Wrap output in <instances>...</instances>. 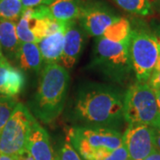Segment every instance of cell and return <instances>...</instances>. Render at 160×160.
<instances>
[{
  "label": "cell",
  "instance_id": "cell-8",
  "mask_svg": "<svg viewBox=\"0 0 160 160\" xmlns=\"http://www.w3.org/2000/svg\"><path fill=\"white\" fill-rule=\"evenodd\" d=\"M120 18L107 4L92 1L82 5L78 22L86 33L91 37H102L109 26Z\"/></svg>",
  "mask_w": 160,
  "mask_h": 160
},
{
  "label": "cell",
  "instance_id": "cell-5",
  "mask_svg": "<svg viewBox=\"0 0 160 160\" xmlns=\"http://www.w3.org/2000/svg\"><path fill=\"white\" fill-rule=\"evenodd\" d=\"M124 119L160 128V110L154 89L148 83H135L125 92Z\"/></svg>",
  "mask_w": 160,
  "mask_h": 160
},
{
  "label": "cell",
  "instance_id": "cell-31",
  "mask_svg": "<svg viewBox=\"0 0 160 160\" xmlns=\"http://www.w3.org/2000/svg\"><path fill=\"white\" fill-rule=\"evenodd\" d=\"M155 2H156V3H157V4H158V6H160V0H154Z\"/></svg>",
  "mask_w": 160,
  "mask_h": 160
},
{
  "label": "cell",
  "instance_id": "cell-28",
  "mask_svg": "<svg viewBox=\"0 0 160 160\" xmlns=\"http://www.w3.org/2000/svg\"><path fill=\"white\" fill-rule=\"evenodd\" d=\"M141 160H160V151L156 150L153 153L149 155L148 157H146L145 158Z\"/></svg>",
  "mask_w": 160,
  "mask_h": 160
},
{
  "label": "cell",
  "instance_id": "cell-26",
  "mask_svg": "<svg viewBox=\"0 0 160 160\" xmlns=\"http://www.w3.org/2000/svg\"><path fill=\"white\" fill-rule=\"evenodd\" d=\"M155 129V144L157 150L160 151V128H154Z\"/></svg>",
  "mask_w": 160,
  "mask_h": 160
},
{
  "label": "cell",
  "instance_id": "cell-13",
  "mask_svg": "<svg viewBox=\"0 0 160 160\" xmlns=\"http://www.w3.org/2000/svg\"><path fill=\"white\" fill-rule=\"evenodd\" d=\"M15 60L21 69L35 73H39L44 66L39 47L35 42L21 43Z\"/></svg>",
  "mask_w": 160,
  "mask_h": 160
},
{
  "label": "cell",
  "instance_id": "cell-16",
  "mask_svg": "<svg viewBox=\"0 0 160 160\" xmlns=\"http://www.w3.org/2000/svg\"><path fill=\"white\" fill-rule=\"evenodd\" d=\"M131 33L132 26L130 22L126 18L120 17L105 29L102 36L107 39L114 42L130 43Z\"/></svg>",
  "mask_w": 160,
  "mask_h": 160
},
{
  "label": "cell",
  "instance_id": "cell-27",
  "mask_svg": "<svg viewBox=\"0 0 160 160\" xmlns=\"http://www.w3.org/2000/svg\"><path fill=\"white\" fill-rule=\"evenodd\" d=\"M0 160H20L19 155H8L0 153Z\"/></svg>",
  "mask_w": 160,
  "mask_h": 160
},
{
  "label": "cell",
  "instance_id": "cell-12",
  "mask_svg": "<svg viewBox=\"0 0 160 160\" xmlns=\"http://www.w3.org/2000/svg\"><path fill=\"white\" fill-rule=\"evenodd\" d=\"M64 36L65 28L52 34L47 35L37 43L41 52L44 64L58 63L61 62L64 46Z\"/></svg>",
  "mask_w": 160,
  "mask_h": 160
},
{
  "label": "cell",
  "instance_id": "cell-19",
  "mask_svg": "<svg viewBox=\"0 0 160 160\" xmlns=\"http://www.w3.org/2000/svg\"><path fill=\"white\" fill-rule=\"evenodd\" d=\"M18 102L14 97H9L0 94V133L11 117Z\"/></svg>",
  "mask_w": 160,
  "mask_h": 160
},
{
  "label": "cell",
  "instance_id": "cell-3",
  "mask_svg": "<svg viewBox=\"0 0 160 160\" xmlns=\"http://www.w3.org/2000/svg\"><path fill=\"white\" fill-rule=\"evenodd\" d=\"M130 43H119L103 36L96 38L88 69L116 84H123L132 70L129 54Z\"/></svg>",
  "mask_w": 160,
  "mask_h": 160
},
{
  "label": "cell",
  "instance_id": "cell-14",
  "mask_svg": "<svg viewBox=\"0 0 160 160\" xmlns=\"http://www.w3.org/2000/svg\"><path fill=\"white\" fill-rule=\"evenodd\" d=\"M0 45L7 60H15L21 46L16 33V22L0 20Z\"/></svg>",
  "mask_w": 160,
  "mask_h": 160
},
{
  "label": "cell",
  "instance_id": "cell-7",
  "mask_svg": "<svg viewBox=\"0 0 160 160\" xmlns=\"http://www.w3.org/2000/svg\"><path fill=\"white\" fill-rule=\"evenodd\" d=\"M35 118L22 103L18 102L0 133V153L20 155L27 148Z\"/></svg>",
  "mask_w": 160,
  "mask_h": 160
},
{
  "label": "cell",
  "instance_id": "cell-24",
  "mask_svg": "<svg viewBox=\"0 0 160 160\" xmlns=\"http://www.w3.org/2000/svg\"><path fill=\"white\" fill-rule=\"evenodd\" d=\"M148 84L154 90L160 88V54L158 58L157 62H156L154 69L152 71V74L150 76L149 81H148Z\"/></svg>",
  "mask_w": 160,
  "mask_h": 160
},
{
  "label": "cell",
  "instance_id": "cell-25",
  "mask_svg": "<svg viewBox=\"0 0 160 160\" xmlns=\"http://www.w3.org/2000/svg\"><path fill=\"white\" fill-rule=\"evenodd\" d=\"M24 8L37 7L39 6H49L52 0H21Z\"/></svg>",
  "mask_w": 160,
  "mask_h": 160
},
{
  "label": "cell",
  "instance_id": "cell-4",
  "mask_svg": "<svg viewBox=\"0 0 160 160\" xmlns=\"http://www.w3.org/2000/svg\"><path fill=\"white\" fill-rule=\"evenodd\" d=\"M68 141L84 160H94L121 147L123 134L118 129L78 126L69 129Z\"/></svg>",
  "mask_w": 160,
  "mask_h": 160
},
{
  "label": "cell",
  "instance_id": "cell-10",
  "mask_svg": "<svg viewBox=\"0 0 160 160\" xmlns=\"http://www.w3.org/2000/svg\"><path fill=\"white\" fill-rule=\"evenodd\" d=\"M86 31L76 21L66 22L64 46L61 57L62 65L65 69L73 68L79 60L86 44Z\"/></svg>",
  "mask_w": 160,
  "mask_h": 160
},
{
  "label": "cell",
  "instance_id": "cell-21",
  "mask_svg": "<svg viewBox=\"0 0 160 160\" xmlns=\"http://www.w3.org/2000/svg\"><path fill=\"white\" fill-rule=\"evenodd\" d=\"M54 160H82L79 154L69 142H63L54 154Z\"/></svg>",
  "mask_w": 160,
  "mask_h": 160
},
{
  "label": "cell",
  "instance_id": "cell-15",
  "mask_svg": "<svg viewBox=\"0 0 160 160\" xmlns=\"http://www.w3.org/2000/svg\"><path fill=\"white\" fill-rule=\"evenodd\" d=\"M82 5L81 0H52L48 9L56 21L70 22L78 19Z\"/></svg>",
  "mask_w": 160,
  "mask_h": 160
},
{
  "label": "cell",
  "instance_id": "cell-2",
  "mask_svg": "<svg viewBox=\"0 0 160 160\" xmlns=\"http://www.w3.org/2000/svg\"><path fill=\"white\" fill-rule=\"evenodd\" d=\"M69 86V74L62 64H44L30 105L35 117L44 124L58 118L65 107Z\"/></svg>",
  "mask_w": 160,
  "mask_h": 160
},
{
  "label": "cell",
  "instance_id": "cell-9",
  "mask_svg": "<svg viewBox=\"0 0 160 160\" xmlns=\"http://www.w3.org/2000/svg\"><path fill=\"white\" fill-rule=\"evenodd\" d=\"M123 145L128 152L129 160L145 158L157 150L154 127L140 123L128 124L123 134Z\"/></svg>",
  "mask_w": 160,
  "mask_h": 160
},
{
  "label": "cell",
  "instance_id": "cell-6",
  "mask_svg": "<svg viewBox=\"0 0 160 160\" xmlns=\"http://www.w3.org/2000/svg\"><path fill=\"white\" fill-rule=\"evenodd\" d=\"M129 54L137 82L148 83L160 54V37L146 29L132 28Z\"/></svg>",
  "mask_w": 160,
  "mask_h": 160
},
{
  "label": "cell",
  "instance_id": "cell-22",
  "mask_svg": "<svg viewBox=\"0 0 160 160\" xmlns=\"http://www.w3.org/2000/svg\"><path fill=\"white\" fill-rule=\"evenodd\" d=\"M12 66L7 59L0 61V94L6 95L9 84Z\"/></svg>",
  "mask_w": 160,
  "mask_h": 160
},
{
  "label": "cell",
  "instance_id": "cell-23",
  "mask_svg": "<svg viewBox=\"0 0 160 160\" xmlns=\"http://www.w3.org/2000/svg\"><path fill=\"white\" fill-rule=\"evenodd\" d=\"M94 160H129V156L126 147L122 145L118 149H115L113 151L99 156Z\"/></svg>",
  "mask_w": 160,
  "mask_h": 160
},
{
  "label": "cell",
  "instance_id": "cell-20",
  "mask_svg": "<svg viewBox=\"0 0 160 160\" xmlns=\"http://www.w3.org/2000/svg\"><path fill=\"white\" fill-rule=\"evenodd\" d=\"M16 33L21 43H27V42L37 43L36 37L32 32V29L29 25V19L23 14H22L21 18L16 22Z\"/></svg>",
  "mask_w": 160,
  "mask_h": 160
},
{
  "label": "cell",
  "instance_id": "cell-29",
  "mask_svg": "<svg viewBox=\"0 0 160 160\" xmlns=\"http://www.w3.org/2000/svg\"><path fill=\"white\" fill-rule=\"evenodd\" d=\"M155 93H156V96H157V101H158V108L160 110V88L158 89H155Z\"/></svg>",
  "mask_w": 160,
  "mask_h": 160
},
{
  "label": "cell",
  "instance_id": "cell-11",
  "mask_svg": "<svg viewBox=\"0 0 160 160\" xmlns=\"http://www.w3.org/2000/svg\"><path fill=\"white\" fill-rule=\"evenodd\" d=\"M26 150L33 160H54L49 134L36 119L31 125Z\"/></svg>",
  "mask_w": 160,
  "mask_h": 160
},
{
  "label": "cell",
  "instance_id": "cell-18",
  "mask_svg": "<svg viewBox=\"0 0 160 160\" xmlns=\"http://www.w3.org/2000/svg\"><path fill=\"white\" fill-rule=\"evenodd\" d=\"M24 10L21 0H0V20L18 21Z\"/></svg>",
  "mask_w": 160,
  "mask_h": 160
},
{
  "label": "cell",
  "instance_id": "cell-32",
  "mask_svg": "<svg viewBox=\"0 0 160 160\" xmlns=\"http://www.w3.org/2000/svg\"><path fill=\"white\" fill-rule=\"evenodd\" d=\"M149 1H150V0H149Z\"/></svg>",
  "mask_w": 160,
  "mask_h": 160
},
{
  "label": "cell",
  "instance_id": "cell-1",
  "mask_svg": "<svg viewBox=\"0 0 160 160\" xmlns=\"http://www.w3.org/2000/svg\"><path fill=\"white\" fill-rule=\"evenodd\" d=\"M125 92L118 86L87 82L79 86L74 105L80 126L117 129L124 119Z\"/></svg>",
  "mask_w": 160,
  "mask_h": 160
},
{
  "label": "cell",
  "instance_id": "cell-17",
  "mask_svg": "<svg viewBox=\"0 0 160 160\" xmlns=\"http://www.w3.org/2000/svg\"><path fill=\"white\" fill-rule=\"evenodd\" d=\"M117 5L126 12L140 16H147L152 12L149 0H114Z\"/></svg>",
  "mask_w": 160,
  "mask_h": 160
},
{
  "label": "cell",
  "instance_id": "cell-30",
  "mask_svg": "<svg viewBox=\"0 0 160 160\" xmlns=\"http://www.w3.org/2000/svg\"><path fill=\"white\" fill-rule=\"evenodd\" d=\"M4 59H6V57L3 54V51H2V48H1V45H0V61H2Z\"/></svg>",
  "mask_w": 160,
  "mask_h": 160
}]
</instances>
